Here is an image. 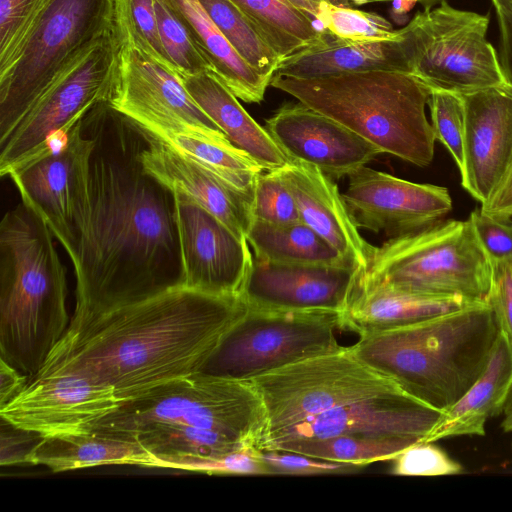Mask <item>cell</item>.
I'll list each match as a JSON object with an SVG mask.
<instances>
[{
	"label": "cell",
	"instance_id": "49",
	"mask_svg": "<svg viewBox=\"0 0 512 512\" xmlns=\"http://www.w3.org/2000/svg\"><path fill=\"white\" fill-rule=\"evenodd\" d=\"M28 380L27 376L0 359V408L21 392Z\"/></svg>",
	"mask_w": 512,
	"mask_h": 512
},
{
	"label": "cell",
	"instance_id": "31",
	"mask_svg": "<svg viewBox=\"0 0 512 512\" xmlns=\"http://www.w3.org/2000/svg\"><path fill=\"white\" fill-rule=\"evenodd\" d=\"M246 239L252 247L254 258L262 261L283 264L354 265L346 261L335 248L302 221L271 224L254 219Z\"/></svg>",
	"mask_w": 512,
	"mask_h": 512
},
{
	"label": "cell",
	"instance_id": "14",
	"mask_svg": "<svg viewBox=\"0 0 512 512\" xmlns=\"http://www.w3.org/2000/svg\"><path fill=\"white\" fill-rule=\"evenodd\" d=\"M82 118L49 151L7 176L21 201L45 221L68 256L88 209L94 139Z\"/></svg>",
	"mask_w": 512,
	"mask_h": 512
},
{
	"label": "cell",
	"instance_id": "42",
	"mask_svg": "<svg viewBox=\"0 0 512 512\" xmlns=\"http://www.w3.org/2000/svg\"><path fill=\"white\" fill-rule=\"evenodd\" d=\"M392 473L404 476H440L462 472L460 463L433 442H416L393 459Z\"/></svg>",
	"mask_w": 512,
	"mask_h": 512
},
{
	"label": "cell",
	"instance_id": "10",
	"mask_svg": "<svg viewBox=\"0 0 512 512\" xmlns=\"http://www.w3.org/2000/svg\"><path fill=\"white\" fill-rule=\"evenodd\" d=\"M341 313L248 307L226 332L201 372L249 382L340 349Z\"/></svg>",
	"mask_w": 512,
	"mask_h": 512
},
{
	"label": "cell",
	"instance_id": "38",
	"mask_svg": "<svg viewBox=\"0 0 512 512\" xmlns=\"http://www.w3.org/2000/svg\"><path fill=\"white\" fill-rule=\"evenodd\" d=\"M159 34L164 50L179 76L211 71L187 28L167 0H154Z\"/></svg>",
	"mask_w": 512,
	"mask_h": 512
},
{
	"label": "cell",
	"instance_id": "2",
	"mask_svg": "<svg viewBox=\"0 0 512 512\" xmlns=\"http://www.w3.org/2000/svg\"><path fill=\"white\" fill-rule=\"evenodd\" d=\"M242 296L178 285L69 326L38 373L75 372L112 387L123 402L201 372L247 311Z\"/></svg>",
	"mask_w": 512,
	"mask_h": 512
},
{
	"label": "cell",
	"instance_id": "7",
	"mask_svg": "<svg viewBox=\"0 0 512 512\" xmlns=\"http://www.w3.org/2000/svg\"><path fill=\"white\" fill-rule=\"evenodd\" d=\"M114 29V0H51L0 75V141L64 71Z\"/></svg>",
	"mask_w": 512,
	"mask_h": 512
},
{
	"label": "cell",
	"instance_id": "27",
	"mask_svg": "<svg viewBox=\"0 0 512 512\" xmlns=\"http://www.w3.org/2000/svg\"><path fill=\"white\" fill-rule=\"evenodd\" d=\"M369 70L409 73L400 29L398 37L378 41L345 40L325 33L323 43L282 60L275 74L309 79Z\"/></svg>",
	"mask_w": 512,
	"mask_h": 512
},
{
	"label": "cell",
	"instance_id": "17",
	"mask_svg": "<svg viewBox=\"0 0 512 512\" xmlns=\"http://www.w3.org/2000/svg\"><path fill=\"white\" fill-rule=\"evenodd\" d=\"M342 196L359 229L397 237L437 223L452 209L446 187L415 183L363 166Z\"/></svg>",
	"mask_w": 512,
	"mask_h": 512
},
{
	"label": "cell",
	"instance_id": "46",
	"mask_svg": "<svg viewBox=\"0 0 512 512\" xmlns=\"http://www.w3.org/2000/svg\"><path fill=\"white\" fill-rule=\"evenodd\" d=\"M487 302L492 306L499 328L512 344V264H494L492 286Z\"/></svg>",
	"mask_w": 512,
	"mask_h": 512
},
{
	"label": "cell",
	"instance_id": "29",
	"mask_svg": "<svg viewBox=\"0 0 512 512\" xmlns=\"http://www.w3.org/2000/svg\"><path fill=\"white\" fill-rule=\"evenodd\" d=\"M167 1L212 72L238 99L260 103L271 79L259 74L239 56L199 0Z\"/></svg>",
	"mask_w": 512,
	"mask_h": 512
},
{
	"label": "cell",
	"instance_id": "22",
	"mask_svg": "<svg viewBox=\"0 0 512 512\" xmlns=\"http://www.w3.org/2000/svg\"><path fill=\"white\" fill-rule=\"evenodd\" d=\"M279 171L296 201L300 220L362 272L374 246L361 236L335 180L297 161Z\"/></svg>",
	"mask_w": 512,
	"mask_h": 512
},
{
	"label": "cell",
	"instance_id": "26",
	"mask_svg": "<svg viewBox=\"0 0 512 512\" xmlns=\"http://www.w3.org/2000/svg\"><path fill=\"white\" fill-rule=\"evenodd\" d=\"M180 77L195 102L223 131L229 142L264 170L279 169L290 162L265 127L248 114L238 98L213 72Z\"/></svg>",
	"mask_w": 512,
	"mask_h": 512
},
{
	"label": "cell",
	"instance_id": "15",
	"mask_svg": "<svg viewBox=\"0 0 512 512\" xmlns=\"http://www.w3.org/2000/svg\"><path fill=\"white\" fill-rule=\"evenodd\" d=\"M122 405L114 389L75 372H43L0 408L15 427L61 436L92 431Z\"/></svg>",
	"mask_w": 512,
	"mask_h": 512
},
{
	"label": "cell",
	"instance_id": "48",
	"mask_svg": "<svg viewBox=\"0 0 512 512\" xmlns=\"http://www.w3.org/2000/svg\"><path fill=\"white\" fill-rule=\"evenodd\" d=\"M483 214L507 222L512 218V163L492 196L479 209Z\"/></svg>",
	"mask_w": 512,
	"mask_h": 512
},
{
	"label": "cell",
	"instance_id": "11",
	"mask_svg": "<svg viewBox=\"0 0 512 512\" xmlns=\"http://www.w3.org/2000/svg\"><path fill=\"white\" fill-rule=\"evenodd\" d=\"M249 382L258 392L266 414L260 443L287 426L334 408L404 392L392 380L361 361L350 346L297 362Z\"/></svg>",
	"mask_w": 512,
	"mask_h": 512
},
{
	"label": "cell",
	"instance_id": "54",
	"mask_svg": "<svg viewBox=\"0 0 512 512\" xmlns=\"http://www.w3.org/2000/svg\"><path fill=\"white\" fill-rule=\"evenodd\" d=\"M502 413L504 414V418L501 422V428L504 432H512V389Z\"/></svg>",
	"mask_w": 512,
	"mask_h": 512
},
{
	"label": "cell",
	"instance_id": "21",
	"mask_svg": "<svg viewBox=\"0 0 512 512\" xmlns=\"http://www.w3.org/2000/svg\"><path fill=\"white\" fill-rule=\"evenodd\" d=\"M465 106L462 187L484 204L512 163V88L462 95Z\"/></svg>",
	"mask_w": 512,
	"mask_h": 512
},
{
	"label": "cell",
	"instance_id": "5",
	"mask_svg": "<svg viewBox=\"0 0 512 512\" xmlns=\"http://www.w3.org/2000/svg\"><path fill=\"white\" fill-rule=\"evenodd\" d=\"M270 85L336 120L372 145L419 167L434 157L426 115L432 90L405 72L369 70L318 78L274 74Z\"/></svg>",
	"mask_w": 512,
	"mask_h": 512
},
{
	"label": "cell",
	"instance_id": "52",
	"mask_svg": "<svg viewBox=\"0 0 512 512\" xmlns=\"http://www.w3.org/2000/svg\"><path fill=\"white\" fill-rule=\"evenodd\" d=\"M294 6L304 12L313 21H316L317 16L325 0H289Z\"/></svg>",
	"mask_w": 512,
	"mask_h": 512
},
{
	"label": "cell",
	"instance_id": "51",
	"mask_svg": "<svg viewBox=\"0 0 512 512\" xmlns=\"http://www.w3.org/2000/svg\"><path fill=\"white\" fill-rule=\"evenodd\" d=\"M326 2L341 6V7H358L368 3L374 2H385V1H393V0H325ZM445 0H418V3L424 8V10H430Z\"/></svg>",
	"mask_w": 512,
	"mask_h": 512
},
{
	"label": "cell",
	"instance_id": "34",
	"mask_svg": "<svg viewBox=\"0 0 512 512\" xmlns=\"http://www.w3.org/2000/svg\"><path fill=\"white\" fill-rule=\"evenodd\" d=\"M421 438L400 435H342L320 440L281 443L271 449H283L329 461L360 467L377 461L392 460Z\"/></svg>",
	"mask_w": 512,
	"mask_h": 512
},
{
	"label": "cell",
	"instance_id": "3",
	"mask_svg": "<svg viewBox=\"0 0 512 512\" xmlns=\"http://www.w3.org/2000/svg\"><path fill=\"white\" fill-rule=\"evenodd\" d=\"M499 331L492 306L480 302L359 336L350 348L407 395L444 412L480 376Z\"/></svg>",
	"mask_w": 512,
	"mask_h": 512
},
{
	"label": "cell",
	"instance_id": "40",
	"mask_svg": "<svg viewBox=\"0 0 512 512\" xmlns=\"http://www.w3.org/2000/svg\"><path fill=\"white\" fill-rule=\"evenodd\" d=\"M428 107L437 141L450 152L459 171L463 165L465 106L463 96L432 90Z\"/></svg>",
	"mask_w": 512,
	"mask_h": 512
},
{
	"label": "cell",
	"instance_id": "9",
	"mask_svg": "<svg viewBox=\"0 0 512 512\" xmlns=\"http://www.w3.org/2000/svg\"><path fill=\"white\" fill-rule=\"evenodd\" d=\"M489 17L460 10L446 0L417 12L401 31L409 74L431 90L466 95L488 88H512L486 35Z\"/></svg>",
	"mask_w": 512,
	"mask_h": 512
},
{
	"label": "cell",
	"instance_id": "30",
	"mask_svg": "<svg viewBox=\"0 0 512 512\" xmlns=\"http://www.w3.org/2000/svg\"><path fill=\"white\" fill-rule=\"evenodd\" d=\"M124 434L134 436L153 456L150 467L158 468L180 469L188 462L217 458L250 446L216 430L185 425H146Z\"/></svg>",
	"mask_w": 512,
	"mask_h": 512
},
{
	"label": "cell",
	"instance_id": "35",
	"mask_svg": "<svg viewBox=\"0 0 512 512\" xmlns=\"http://www.w3.org/2000/svg\"><path fill=\"white\" fill-rule=\"evenodd\" d=\"M239 56L272 79L281 62L249 18L231 0H199Z\"/></svg>",
	"mask_w": 512,
	"mask_h": 512
},
{
	"label": "cell",
	"instance_id": "6",
	"mask_svg": "<svg viewBox=\"0 0 512 512\" xmlns=\"http://www.w3.org/2000/svg\"><path fill=\"white\" fill-rule=\"evenodd\" d=\"M493 274L468 218L437 222L374 246L356 284L487 302Z\"/></svg>",
	"mask_w": 512,
	"mask_h": 512
},
{
	"label": "cell",
	"instance_id": "18",
	"mask_svg": "<svg viewBox=\"0 0 512 512\" xmlns=\"http://www.w3.org/2000/svg\"><path fill=\"white\" fill-rule=\"evenodd\" d=\"M442 413L404 392L386 394L340 406L287 426L263 439L258 449H271L290 441L342 435H400L424 441Z\"/></svg>",
	"mask_w": 512,
	"mask_h": 512
},
{
	"label": "cell",
	"instance_id": "1",
	"mask_svg": "<svg viewBox=\"0 0 512 512\" xmlns=\"http://www.w3.org/2000/svg\"><path fill=\"white\" fill-rule=\"evenodd\" d=\"M94 139L88 209L73 252L71 320L87 319L182 285L175 194L140 155L147 134L109 100L82 118Z\"/></svg>",
	"mask_w": 512,
	"mask_h": 512
},
{
	"label": "cell",
	"instance_id": "8",
	"mask_svg": "<svg viewBox=\"0 0 512 512\" xmlns=\"http://www.w3.org/2000/svg\"><path fill=\"white\" fill-rule=\"evenodd\" d=\"M154 424L212 429L258 448L266 414L250 382L196 372L123 402L94 429L126 433Z\"/></svg>",
	"mask_w": 512,
	"mask_h": 512
},
{
	"label": "cell",
	"instance_id": "41",
	"mask_svg": "<svg viewBox=\"0 0 512 512\" xmlns=\"http://www.w3.org/2000/svg\"><path fill=\"white\" fill-rule=\"evenodd\" d=\"M266 171L256 180L253 196L254 219L271 224L301 221L296 201L279 169Z\"/></svg>",
	"mask_w": 512,
	"mask_h": 512
},
{
	"label": "cell",
	"instance_id": "19",
	"mask_svg": "<svg viewBox=\"0 0 512 512\" xmlns=\"http://www.w3.org/2000/svg\"><path fill=\"white\" fill-rule=\"evenodd\" d=\"M265 129L290 161L318 168L333 180L348 177L382 154L336 120L298 103H286Z\"/></svg>",
	"mask_w": 512,
	"mask_h": 512
},
{
	"label": "cell",
	"instance_id": "4",
	"mask_svg": "<svg viewBox=\"0 0 512 512\" xmlns=\"http://www.w3.org/2000/svg\"><path fill=\"white\" fill-rule=\"evenodd\" d=\"M54 238L22 201L0 223V359L29 379L70 323L66 270Z\"/></svg>",
	"mask_w": 512,
	"mask_h": 512
},
{
	"label": "cell",
	"instance_id": "33",
	"mask_svg": "<svg viewBox=\"0 0 512 512\" xmlns=\"http://www.w3.org/2000/svg\"><path fill=\"white\" fill-rule=\"evenodd\" d=\"M153 137L231 187L254 196L256 180L264 169L230 142H216L181 134Z\"/></svg>",
	"mask_w": 512,
	"mask_h": 512
},
{
	"label": "cell",
	"instance_id": "23",
	"mask_svg": "<svg viewBox=\"0 0 512 512\" xmlns=\"http://www.w3.org/2000/svg\"><path fill=\"white\" fill-rule=\"evenodd\" d=\"M146 134L147 144L140 155L145 170L173 192L185 195L213 214L238 237L246 239L254 221L253 197Z\"/></svg>",
	"mask_w": 512,
	"mask_h": 512
},
{
	"label": "cell",
	"instance_id": "12",
	"mask_svg": "<svg viewBox=\"0 0 512 512\" xmlns=\"http://www.w3.org/2000/svg\"><path fill=\"white\" fill-rule=\"evenodd\" d=\"M120 40L116 29L79 57L0 141V175L40 157L113 91Z\"/></svg>",
	"mask_w": 512,
	"mask_h": 512
},
{
	"label": "cell",
	"instance_id": "39",
	"mask_svg": "<svg viewBox=\"0 0 512 512\" xmlns=\"http://www.w3.org/2000/svg\"><path fill=\"white\" fill-rule=\"evenodd\" d=\"M51 0H0V75L15 61Z\"/></svg>",
	"mask_w": 512,
	"mask_h": 512
},
{
	"label": "cell",
	"instance_id": "44",
	"mask_svg": "<svg viewBox=\"0 0 512 512\" xmlns=\"http://www.w3.org/2000/svg\"><path fill=\"white\" fill-rule=\"evenodd\" d=\"M180 470L219 475H271L256 447H245L229 454L188 462Z\"/></svg>",
	"mask_w": 512,
	"mask_h": 512
},
{
	"label": "cell",
	"instance_id": "45",
	"mask_svg": "<svg viewBox=\"0 0 512 512\" xmlns=\"http://www.w3.org/2000/svg\"><path fill=\"white\" fill-rule=\"evenodd\" d=\"M469 219L493 265L496 263L512 264V225L489 217L480 210L473 211Z\"/></svg>",
	"mask_w": 512,
	"mask_h": 512
},
{
	"label": "cell",
	"instance_id": "28",
	"mask_svg": "<svg viewBox=\"0 0 512 512\" xmlns=\"http://www.w3.org/2000/svg\"><path fill=\"white\" fill-rule=\"evenodd\" d=\"M153 459L134 436L93 429L84 433L42 437L29 455V464L64 472L105 465L150 467Z\"/></svg>",
	"mask_w": 512,
	"mask_h": 512
},
{
	"label": "cell",
	"instance_id": "53",
	"mask_svg": "<svg viewBox=\"0 0 512 512\" xmlns=\"http://www.w3.org/2000/svg\"><path fill=\"white\" fill-rule=\"evenodd\" d=\"M418 3V0H393L392 10L396 17L403 18L407 13L413 9Z\"/></svg>",
	"mask_w": 512,
	"mask_h": 512
},
{
	"label": "cell",
	"instance_id": "36",
	"mask_svg": "<svg viewBox=\"0 0 512 512\" xmlns=\"http://www.w3.org/2000/svg\"><path fill=\"white\" fill-rule=\"evenodd\" d=\"M114 23L120 42L174 70L161 42L154 0H114Z\"/></svg>",
	"mask_w": 512,
	"mask_h": 512
},
{
	"label": "cell",
	"instance_id": "25",
	"mask_svg": "<svg viewBox=\"0 0 512 512\" xmlns=\"http://www.w3.org/2000/svg\"><path fill=\"white\" fill-rule=\"evenodd\" d=\"M511 389L512 344L500 330L480 376L457 402L443 412L424 441L485 435L487 420L503 412Z\"/></svg>",
	"mask_w": 512,
	"mask_h": 512
},
{
	"label": "cell",
	"instance_id": "37",
	"mask_svg": "<svg viewBox=\"0 0 512 512\" xmlns=\"http://www.w3.org/2000/svg\"><path fill=\"white\" fill-rule=\"evenodd\" d=\"M315 23L325 33L345 40H390L399 35V29L394 30L391 23L377 13L336 6L326 1Z\"/></svg>",
	"mask_w": 512,
	"mask_h": 512
},
{
	"label": "cell",
	"instance_id": "16",
	"mask_svg": "<svg viewBox=\"0 0 512 512\" xmlns=\"http://www.w3.org/2000/svg\"><path fill=\"white\" fill-rule=\"evenodd\" d=\"M174 194L182 285L215 295L242 296L254 257L247 240L190 198Z\"/></svg>",
	"mask_w": 512,
	"mask_h": 512
},
{
	"label": "cell",
	"instance_id": "50",
	"mask_svg": "<svg viewBox=\"0 0 512 512\" xmlns=\"http://www.w3.org/2000/svg\"><path fill=\"white\" fill-rule=\"evenodd\" d=\"M498 16L503 51L512 50V0H491Z\"/></svg>",
	"mask_w": 512,
	"mask_h": 512
},
{
	"label": "cell",
	"instance_id": "13",
	"mask_svg": "<svg viewBox=\"0 0 512 512\" xmlns=\"http://www.w3.org/2000/svg\"><path fill=\"white\" fill-rule=\"evenodd\" d=\"M109 101L152 136L181 134L229 142L173 69L127 42H120Z\"/></svg>",
	"mask_w": 512,
	"mask_h": 512
},
{
	"label": "cell",
	"instance_id": "47",
	"mask_svg": "<svg viewBox=\"0 0 512 512\" xmlns=\"http://www.w3.org/2000/svg\"><path fill=\"white\" fill-rule=\"evenodd\" d=\"M41 438L40 434L15 427L1 418V465L29 464V455Z\"/></svg>",
	"mask_w": 512,
	"mask_h": 512
},
{
	"label": "cell",
	"instance_id": "32",
	"mask_svg": "<svg viewBox=\"0 0 512 512\" xmlns=\"http://www.w3.org/2000/svg\"><path fill=\"white\" fill-rule=\"evenodd\" d=\"M231 1L249 18L281 61L325 40V32L289 0Z\"/></svg>",
	"mask_w": 512,
	"mask_h": 512
},
{
	"label": "cell",
	"instance_id": "43",
	"mask_svg": "<svg viewBox=\"0 0 512 512\" xmlns=\"http://www.w3.org/2000/svg\"><path fill=\"white\" fill-rule=\"evenodd\" d=\"M271 474L321 475L342 474L359 470L360 466L329 461L283 449H258Z\"/></svg>",
	"mask_w": 512,
	"mask_h": 512
},
{
	"label": "cell",
	"instance_id": "20",
	"mask_svg": "<svg viewBox=\"0 0 512 512\" xmlns=\"http://www.w3.org/2000/svg\"><path fill=\"white\" fill-rule=\"evenodd\" d=\"M360 273L354 265L283 264L253 257L242 298L253 308L342 313Z\"/></svg>",
	"mask_w": 512,
	"mask_h": 512
},
{
	"label": "cell",
	"instance_id": "24",
	"mask_svg": "<svg viewBox=\"0 0 512 512\" xmlns=\"http://www.w3.org/2000/svg\"><path fill=\"white\" fill-rule=\"evenodd\" d=\"M480 302L459 295L412 293L381 285L356 284L346 309L342 329L359 336L384 331Z\"/></svg>",
	"mask_w": 512,
	"mask_h": 512
}]
</instances>
